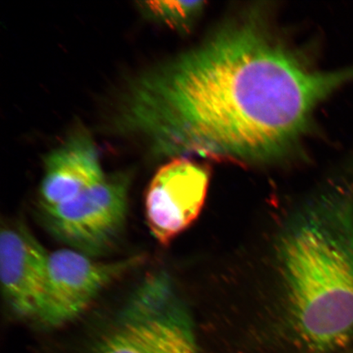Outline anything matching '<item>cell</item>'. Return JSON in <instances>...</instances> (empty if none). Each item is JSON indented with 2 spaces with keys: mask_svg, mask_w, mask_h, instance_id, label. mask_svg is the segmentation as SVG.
<instances>
[{
  "mask_svg": "<svg viewBox=\"0 0 353 353\" xmlns=\"http://www.w3.org/2000/svg\"><path fill=\"white\" fill-rule=\"evenodd\" d=\"M352 82L353 64L317 68L252 10L132 79L117 126L159 156L275 164L301 147L320 105Z\"/></svg>",
  "mask_w": 353,
  "mask_h": 353,
  "instance_id": "6da1fadb",
  "label": "cell"
},
{
  "mask_svg": "<svg viewBox=\"0 0 353 353\" xmlns=\"http://www.w3.org/2000/svg\"><path fill=\"white\" fill-rule=\"evenodd\" d=\"M346 174L299 207L278 236L287 339L305 353L353 342V151Z\"/></svg>",
  "mask_w": 353,
  "mask_h": 353,
  "instance_id": "7a4b0ae2",
  "label": "cell"
},
{
  "mask_svg": "<svg viewBox=\"0 0 353 353\" xmlns=\"http://www.w3.org/2000/svg\"><path fill=\"white\" fill-rule=\"evenodd\" d=\"M86 353H201L192 321L164 272L150 273Z\"/></svg>",
  "mask_w": 353,
  "mask_h": 353,
  "instance_id": "3957f363",
  "label": "cell"
},
{
  "mask_svg": "<svg viewBox=\"0 0 353 353\" xmlns=\"http://www.w3.org/2000/svg\"><path fill=\"white\" fill-rule=\"evenodd\" d=\"M130 176H105L68 201L43 209L48 230L70 249L95 258L118 240L126 222Z\"/></svg>",
  "mask_w": 353,
  "mask_h": 353,
  "instance_id": "277c9868",
  "label": "cell"
},
{
  "mask_svg": "<svg viewBox=\"0 0 353 353\" xmlns=\"http://www.w3.org/2000/svg\"><path fill=\"white\" fill-rule=\"evenodd\" d=\"M143 262L142 256L99 261L72 249L50 254L46 292L37 320L56 328L81 316L103 291Z\"/></svg>",
  "mask_w": 353,
  "mask_h": 353,
  "instance_id": "5b68a950",
  "label": "cell"
},
{
  "mask_svg": "<svg viewBox=\"0 0 353 353\" xmlns=\"http://www.w3.org/2000/svg\"><path fill=\"white\" fill-rule=\"evenodd\" d=\"M210 172L183 158L158 170L145 196V220L162 245H170L200 216L210 187Z\"/></svg>",
  "mask_w": 353,
  "mask_h": 353,
  "instance_id": "8992f818",
  "label": "cell"
},
{
  "mask_svg": "<svg viewBox=\"0 0 353 353\" xmlns=\"http://www.w3.org/2000/svg\"><path fill=\"white\" fill-rule=\"evenodd\" d=\"M50 254L23 223H4L0 276L7 305L21 319L37 320L46 292Z\"/></svg>",
  "mask_w": 353,
  "mask_h": 353,
  "instance_id": "52a82bcc",
  "label": "cell"
},
{
  "mask_svg": "<svg viewBox=\"0 0 353 353\" xmlns=\"http://www.w3.org/2000/svg\"><path fill=\"white\" fill-rule=\"evenodd\" d=\"M39 196L43 209L72 200L105 179L99 154L88 132L79 130L44 160Z\"/></svg>",
  "mask_w": 353,
  "mask_h": 353,
  "instance_id": "ba28073f",
  "label": "cell"
},
{
  "mask_svg": "<svg viewBox=\"0 0 353 353\" xmlns=\"http://www.w3.org/2000/svg\"><path fill=\"white\" fill-rule=\"evenodd\" d=\"M138 6L145 19L179 33H188L205 8L203 1H145Z\"/></svg>",
  "mask_w": 353,
  "mask_h": 353,
  "instance_id": "9c48e42d",
  "label": "cell"
}]
</instances>
